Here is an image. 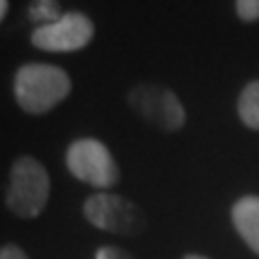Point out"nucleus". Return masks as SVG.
Returning a JSON list of instances; mask_svg holds the SVG:
<instances>
[{
	"label": "nucleus",
	"mask_w": 259,
	"mask_h": 259,
	"mask_svg": "<svg viewBox=\"0 0 259 259\" xmlns=\"http://www.w3.org/2000/svg\"><path fill=\"white\" fill-rule=\"evenodd\" d=\"M71 78L59 65L26 63L15 71L13 95L18 106L28 115H46L67 100Z\"/></svg>",
	"instance_id": "nucleus-1"
},
{
	"label": "nucleus",
	"mask_w": 259,
	"mask_h": 259,
	"mask_svg": "<svg viewBox=\"0 0 259 259\" xmlns=\"http://www.w3.org/2000/svg\"><path fill=\"white\" fill-rule=\"evenodd\" d=\"M50 199V175L32 156H20L9 173L5 203L18 218H37Z\"/></svg>",
	"instance_id": "nucleus-2"
},
{
	"label": "nucleus",
	"mask_w": 259,
	"mask_h": 259,
	"mask_svg": "<svg viewBox=\"0 0 259 259\" xmlns=\"http://www.w3.org/2000/svg\"><path fill=\"white\" fill-rule=\"evenodd\" d=\"M127 104L134 115L160 132H177L186 125V110L171 89L141 82L127 91Z\"/></svg>",
	"instance_id": "nucleus-3"
},
{
	"label": "nucleus",
	"mask_w": 259,
	"mask_h": 259,
	"mask_svg": "<svg viewBox=\"0 0 259 259\" xmlns=\"http://www.w3.org/2000/svg\"><path fill=\"white\" fill-rule=\"evenodd\" d=\"M67 171L102 192L119 182V166L110 149L97 139H78L65 151Z\"/></svg>",
	"instance_id": "nucleus-4"
},
{
	"label": "nucleus",
	"mask_w": 259,
	"mask_h": 259,
	"mask_svg": "<svg viewBox=\"0 0 259 259\" xmlns=\"http://www.w3.org/2000/svg\"><path fill=\"white\" fill-rule=\"evenodd\" d=\"M82 214L93 227L117 236H139L147 227V218L139 205L106 190L91 194L82 205Z\"/></svg>",
	"instance_id": "nucleus-5"
},
{
	"label": "nucleus",
	"mask_w": 259,
	"mask_h": 259,
	"mask_svg": "<svg viewBox=\"0 0 259 259\" xmlns=\"http://www.w3.org/2000/svg\"><path fill=\"white\" fill-rule=\"evenodd\" d=\"M95 37V24L80 11L63 13L46 26H37L30 35V44L44 52H78Z\"/></svg>",
	"instance_id": "nucleus-6"
},
{
	"label": "nucleus",
	"mask_w": 259,
	"mask_h": 259,
	"mask_svg": "<svg viewBox=\"0 0 259 259\" xmlns=\"http://www.w3.org/2000/svg\"><path fill=\"white\" fill-rule=\"evenodd\" d=\"M231 221L246 246L259 255V197L246 194L231 207Z\"/></svg>",
	"instance_id": "nucleus-7"
},
{
	"label": "nucleus",
	"mask_w": 259,
	"mask_h": 259,
	"mask_svg": "<svg viewBox=\"0 0 259 259\" xmlns=\"http://www.w3.org/2000/svg\"><path fill=\"white\" fill-rule=\"evenodd\" d=\"M238 115L248 130H259V80L248 82L238 97Z\"/></svg>",
	"instance_id": "nucleus-8"
},
{
	"label": "nucleus",
	"mask_w": 259,
	"mask_h": 259,
	"mask_svg": "<svg viewBox=\"0 0 259 259\" xmlns=\"http://www.w3.org/2000/svg\"><path fill=\"white\" fill-rule=\"evenodd\" d=\"M61 5L59 0H32L28 7V18L30 22L39 24V26H46V24H52L56 20H61Z\"/></svg>",
	"instance_id": "nucleus-9"
},
{
	"label": "nucleus",
	"mask_w": 259,
	"mask_h": 259,
	"mask_svg": "<svg viewBox=\"0 0 259 259\" xmlns=\"http://www.w3.org/2000/svg\"><path fill=\"white\" fill-rule=\"evenodd\" d=\"M236 13L242 22L259 20V0H236Z\"/></svg>",
	"instance_id": "nucleus-10"
},
{
	"label": "nucleus",
	"mask_w": 259,
	"mask_h": 259,
	"mask_svg": "<svg viewBox=\"0 0 259 259\" xmlns=\"http://www.w3.org/2000/svg\"><path fill=\"white\" fill-rule=\"evenodd\" d=\"M95 259H136L127 253V250L119 246H100L95 250Z\"/></svg>",
	"instance_id": "nucleus-11"
},
{
	"label": "nucleus",
	"mask_w": 259,
	"mask_h": 259,
	"mask_svg": "<svg viewBox=\"0 0 259 259\" xmlns=\"http://www.w3.org/2000/svg\"><path fill=\"white\" fill-rule=\"evenodd\" d=\"M0 259H28V255L18 244H5L0 246Z\"/></svg>",
	"instance_id": "nucleus-12"
},
{
	"label": "nucleus",
	"mask_w": 259,
	"mask_h": 259,
	"mask_svg": "<svg viewBox=\"0 0 259 259\" xmlns=\"http://www.w3.org/2000/svg\"><path fill=\"white\" fill-rule=\"evenodd\" d=\"M7 11H9V0H0V22L5 20Z\"/></svg>",
	"instance_id": "nucleus-13"
},
{
	"label": "nucleus",
	"mask_w": 259,
	"mask_h": 259,
	"mask_svg": "<svg viewBox=\"0 0 259 259\" xmlns=\"http://www.w3.org/2000/svg\"><path fill=\"white\" fill-rule=\"evenodd\" d=\"M184 259H207V257H203V255H194V253H190V255H186Z\"/></svg>",
	"instance_id": "nucleus-14"
}]
</instances>
